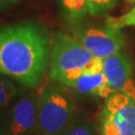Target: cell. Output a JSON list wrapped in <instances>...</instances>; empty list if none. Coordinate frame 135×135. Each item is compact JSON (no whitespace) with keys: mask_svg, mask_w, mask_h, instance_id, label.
I'll return each instance as SVG.
<instances>
[{"mask_svg":"<svg viewBox=\"0 0 135 135\" xmlns=\"http://www.w3.org/2000/svg\"><path fill=\"white\" fill-rule=\"evenodd\" d=\"M18 94V89L12 82L0 77V108L7 106Z\"/></svg>","mask_w":135,"mask_h":135,"instance_id":"8fae6325","label":"cell"},{"mask_svg":"<svg viewBox=\"0 0 135 135\" xmlns=\"http://www.w3.org/2000/svg\"><path fill=\"white\" fill-rule=\"evenodd\" d=\"M63 135H95V133L93 127L84 122L71 125Z\"/></svg>","mask_w":135,"mask_h":135,"instance_id":"4fadbf2b","label":"cell"},{"mask_svg":"<svg viewBox=\"0 0 135 135\" xmlns=\"http://www.w3.org/2000/svg\"><path fill=\"white\" fill-rule=\"evenodd\" d=\"M61 7L70 22H80L88 13L86 0H60Z\"/></svg>","mask_w":135,"mask_h":135,"instance_id":"9c48e42d","label":"cell"},{"mask_svg":"<svg viewBox=\"0 0 135 135\" xmlns=\"http://www.w3.org/2000/svg\"><path fill=\"white\" fill-rule=\"evenodd\" d=\"M102 71L113 93H123L135 98V83L129 57L122 50L102 60Z\"/></svg>","mask_w":135,"mask_h":135,"instance_id":"8992f818","label":"cell"},{"mask_svg":"<svg viewBox=\"0 0 135 135\" xmlns=\"http://www.w3.org/2000/svg\"><path fill=\"white\" fill-rule=\"evenodd\" d=\"M74 112L75 104L69 93L49 84L39 97L37 129L41 135H63L72 124Z\"/></svg>","mask_w":135,"mask_h":135,"instance_id":"3957f363","label":"cell"},{"mask_svg":"<svg viewBox=\"0 0 135 135\" xmlns=\"http://www.w3.org/2000/svg\"><path fill=\"white\" fill-rule=\"evenodd\" d=\"M101 135H135V98L114 93L107 98L100 118Z\"/></svg>","mask_w":135,"mask_h":135,"instance_id":"277c9868","label":"cell"},{"mask_svg":"<svg viewBox=\"0 0 135 135\" xmlns=\"http://www.w3.org/2000/svg\"><path fill=\"white\" fill-rule=\"evenodd\" d=\"M102 65L75 36L58 32L52 39L49 67L54 81L71 87L83 74L102 71Z\"/></svg>","mask_w":135,"mask_h":135,"instance_id":"7a4b0ae2","label":"cell"},{"mask_svg":"<svg viewBox=\"0 0 135 135\" xmlns=\"http://www.w3.org/2000/svg\"><path fill=\"white\" fill-rule=\"evenodd\" d=\"M105 25L118 30H121V28L124 27L135 26V6L121 16L107 17L105 20Z\"/></svg>","mask_w":135,"mask_h":135,"instance_id":"30bf717a","label":"cell"},{"mask_svg":"<svg viewBox=\"0 0 135 135\" xmlns=\"http://www.w3.org/2000/svg\"><path fill=\"white\" fill-rule=\"evenodd\" d=\"M128 3H135V0H127Z\"/></svg>","mask_w":135,"mask_h":135,"instance_id":"5bb4252c","label":"cell"},{"mask_svg":"<svg viewBox=\"0 0 135 135\" xmlns=\"http://www.w3.org/2000/svg\"><path fill=\"white\" fill-rule=\"evenodd\" d=\"M70 88L75 89V91L81 95L99 97L105 100L114 94L103 71L83 74L73 83Z\"/></svg>","mask_w":135,"mask_h":135,"instance_id":"ba28073f","label":"cell"},{"mask_svg":"<svg viewBox=\"0 0 135 135\" xmlns=\"http://www.w3.org/2000/svg\"><path fill=\"white\" fill-rule=\"evenodd\" d=\"M38 123V102L33 94L21 97L14 104L7 123L8 135H30Z\"/></svg>","mask_w":135,"mask_h":135,"instance_id":"52a82bcc","label":"cell"},{"mask_svg":"<svg viewBox=\"0 0 135 135\" xmlns=\"http://www.w3.org/2000/svg\"><path fill=\"white\" fill-rule=\"evenodd\" d=\"M74 36L101 60L121 51L124 44L120 30L106 25L79 27L74 30Z\"/></svg>","mask_w":135,"mask_h":135,"instance_id":"5b68a950","label":"cell"},{"mask_svg":"<svg viewBox=\"0 0 135 135\" xmlns=\"http://www.w3.org/2000/svg\"><path fill=\"white\" fill-rule=\"evenodd\" d=\"M51 45L48 31L38 23L0 27V74L29 88L36 87L50 65Z\"/></svg>","mask_w":135,"mask_h":135,"instance_id":"6da1fadb","label":"cell"},{"mask_svg":"<svg viewBox=\"0 0 135 135\" xmlns=\"http://www.w3.org/2000/svg\"><path fill=\"white\" fill-rule=\"evenodd\" d=\"M88 13L93 16L102 15L112 9L118 0H86Z\"/></svg>","mask_w":135,"mask_h":135,"instance_id":"7c38bea8","label":"cell"}]
</instances>
